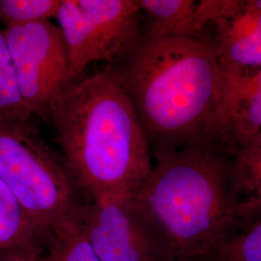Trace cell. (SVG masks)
Masks as SVG:
<instances>
[{"label": "cell", "instance_id": "16", "mask_svg": "<svg viewBox=\"0 0 261 261\" xmlns=\"http://www.w3.org/2000/svg\"><path fill=\"white\" fill-rule=\"evenodd\" d=\"M81 222V221H80ZM46 261H101L87 241L81 224L56 234L47 249Z\"/></svg>", "mask_w": 261, "mask_h": 261}, {"label": "cell", "instance_id": "9", "mask_svg": "<svg viewBox=\"0 0 261 261\" xmlns=\"http://www.w3.org/2000/svg\"><path fill=\"white\" fill-rule=\"evenodd\" d=\"M208 29L222 69L261 67V0H222Z\"/></svg>", "mask_w": 261, "mask_h": 261}, {"label": "cell", "instance_id": "13", "mask_svg": "<svg viewBox=\"0 0 261 261\" xmlns=\"http://www.w3.org/2000/svg\"><path fill=\"white\" fill-rule=\"evenodd\" d=\"M32 116L19 91L4 32L0 29V128L27 125Z\"/></svg>", "mask_w": 261, "mask_h": 261}, {"label": "cell", "instance_id": "3", "mask_svg": "<svg viewBox=\"0 0 261 261\" xmlns=\"http://www.w3.org/2000/svg\"><path fill=\"white\" fill-rule=\"evenodd\" d=\"M130 204L168 261L205 258L241 224L229 155L193 143L153 155Z\"/></svg>", "mask_w": 261, "mask_h": 261}, {"label": "cell", "instance_id": "15", "mask_svg": "<svg viewBox=\"0 0 261 261\" xmlns=\"http://www.w3.org/2000/svg\"><path fill=\"white\" fill-rule=\"evenodd\" d=\"M61 0H0V24L25 25L56 18Z\"/></svg>", "mask_w": 261, "mask_h": 261}, {"label": "cell", "instance_id": "2", "mask_svg": "<svg viewBox=\"0 0 261 261\" xmlns=\"http://www.w3.org/2000/svg\"><path fill=\"white\" fill-rule=\"evenodd\" d=\"M105 69L128 95L152 156L208 144L223 69L207 35L143 38L121 63Z\"/></svg>", "mask_w": 261, "mask_h": 261}, {"label": "cell", "instance_id": "12", "mask_svg": "<svg viewBox=\"0 0 261 261\" xmlns=\"http://www.w3.org/2000/svg\"><path fill=\"white\" fill-rule=\"evenodd\" d=\"M241 224L261 218V135L229 152Z\"/></svg>", "mask_w": 261, "mask_h": 261}, {"label": "cell", "instance_id": "10", "mask_svg": "<svg viewBox=\"0 0 261 261\" xmlns=\"http://www.w3.org/2000/svg\"><path fill=\"white\" fill-rule=\"evenodd\" d=\"M143 37L206 36L222 0H139Z\"/></svg>", "mask_w": 261, "mask_h": 261}, {"label": "cell", "instance_id": "5", "mask_svg": "<svg viewBox=\"0 0 261 261\" xmlns=\"http://www.w3.org/2000/svg\"><path fill=\"white\" fill-rule=\"evenodd\" d=\"M56 19L68 54V83L95 62L121 63L144 38L139 0H61Z\"/></svg>", "mask_w": 261, "mask_h": 261}, {"label": "cell", "instance_id": "1", "mask_svg": "<svg viewBox=\"0 0 261 261\" xmlns=\"http://www.w3.org/2000/svg\"><path fill=\"white\" fill-rule=\"evenodd\" d=\"M47 122L70 176L90 201L130 196L148 176L149 145L128 95L107 69L66 84Z\"/></svg>", "mask_w": 261, "mask_h": 261}, {"label": "cell", "instance_id": "6", "mask_svg": "<svg viewBox=\"0 0 261 261\" xmlns=\"http://www.w3.org/2000/svg\"><path fill=\"white\" fill-rule=\"evenodd\" d=\"M19 91L29 112L47 122L56 96L68 83L62 33L50 20L3 29Z\"/></svg>", "mask_w": 261, "mask_h": 261}, {"label": "cell", "instance_id": "11", "mask_svg": "<svg viewBox=\"0 0 261 261\" xmlns=\"http://www.w3.org/2000/svg\"><path fill=\"white\" fill-rule=\"evenodd\" d=\"M47 248L46 238L0 179V260L16 256L45 255Z\"/></svg>", "mask_w": 261, "mask_h": 261}, {"label": "cell", "instance_id": "7", "mask_svg": "<svg viewBox=\"0 0 261 261\" xmlns=\"http://www.w3.org/2000/svg\"><path fill=\"white\" fill-rule=\"evenodd\" d=\"M80 224L101 261H168L128 196L86 202Z\"/></svg>", "mask_w": 261, "mask_h": 261}, {"label": "cell", "instance_id": "4", "mask_svg": "<svg viewBox=\"0 0 261 261\" xmlns=\"http://www.w3.org/2000/svg\"><path fill=\"white\" fill-rule=\"evenodd\" d=\"M0 179L47 242L77 224L86 203L65 165L32 122L0 128Z\"/></svg>", "mask_w": 261, "mask_h": 261}, {"label": "cell", "instance_id": "8", "mask_svg": "<svg viewBox=\"0 0 261 261\" xmlns=\"http://www.w3.org/2000/svg\"><path fill=\"white\" fill-rule=\"evenodd\" d=\"M261 135V67L223 69L218 112L208 144L224 153Z\"/></svg>", "mask_w": 261, "mask_h": 261}, {"label": "cell", "instance_id": "17", "mask_svg": "<svg viewBox=\"0 0 261 261\" xmlns=\"http://www.w3.org/2000/svg\"><path fill=\"white\" fill-rule=\"evenodd\" d=\"M45 255H28V256H16V257H9L0 261H46Z\"/></svg>", "mask_w": 261, "mask_h": 261}, {"label": "cell", "instance_id": "18", "mask_svg": "<svg viewBox=\"0 0 261 261\" xmlns=\"http://www.w3.org/2000/svg\"><path fill=\"white\" fill-rule=\"evenodd\" d=\"M177 261H210L207 258H193V259H181Z\"/></svg>", "mask_w": 261, "mask_h": 261}, {"label": "cell", "instance_id": "14", "mask_svg": "<svg viewBox=\"0 0 261 261\" xmlns=\"http://www.w3.org/2000/svg\"><path fill=\"white\" fill-rule=\"evenodd\" d=\"M205 258L210 261H261V218L242 223Z\"/></svg>", "mask_w": 261, "mask_h": 261}]
</instances>
